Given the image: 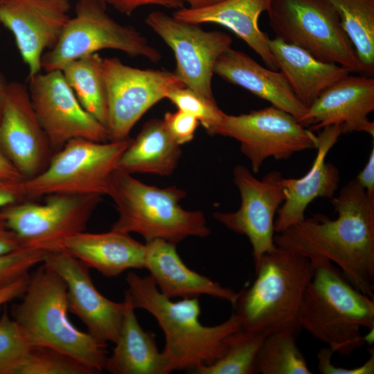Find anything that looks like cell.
<instances>
[{
	"label": "cell",
	"instance_id": "4316f807",
	"mask_svg": "<svg viewBox=\"0 0 374 374\" xmlns=\"http://www.w3.org/2000/svg\"><path fill=\"white\" fill-rule=\"evenodd\" d=\"M181 155L180 145L168 132L161 119L152 118L143 126L121 155L118 170L128 174L171 175Z\"/></svg>",
	"mask_w": 374,
	"mask_h": 374
},
{
	"label": "cell",
	"instance_id": "d6a6232c",
	"mask_svg": "<svg viewBox=\"0 0 374 374\" xmlns=\"http://www.w3.org/2000/svg\"><path fill=\"white\" fill-rule=\"evenodd\" d=\"M31 346L17 322L4 312L0 317V374H15Z\"/></svg>",
	"mask_w": 374,
	"mask_h": 374
},
{
	"label": "cell",
	"instance_id": "f6af8a7d",
	"mask_svg": "<svg viewBox=\"0 0 374 374\" xmlns=\"http://www.w3.org/2000/svg\"><path fill=\"white\" fill-rule=\"evenodd\" d=\"M6 84L2 81H0V120L2 115L3 107V98H4V89Z\"/></svg>",
	"mask_w": 374,
	"mask_h": 374
},
{
	"label": "cell",
	"instance_id": "ac0fdd59",
	"mask_svg": "<svg viewBox=\"0 0 374 374\" xmlns=\"http://www.w3.org/2000/svg\"><path fill=\"white\" fill-rule=\"evenodd\" d=\"M43 263L64 281L69 311L86 326L87 332L103 342L115 343L124 312V302H114L95 287L89 267L64 249L47 252Z\"/></svg>",
	"mask_w": 374,
	"mask_h": 374
},
{
	"label": "cell",
	"instance_id": "cb8c5ba5",
	"mask_svg": "<svg viewBox=\"0 0 374 374\" xmlns=\"http://www.w3.org/2000/svg\"><path fill=\"white\" fill-rule=\"evenodd\" d=\"M63 249L109 278L131 269L144 268L145 244L129 233L112 229L98 233H79L65 242Z\"/></svg>",
	"mask_w": 374,
	"mask_h": 374
},
{
	"label": "cell",
	"instance_id": "9a60e30c",
	"mask_svg": "<svg viewBox=\"0 0 374 374\" xmlns=\"http://www.w3.org/2000/svg\"><path fill=\"white\" fill-rule=\"evenodd\" d=\"M241 204L231 213L215 212L214 218L228 229L245 235L252 247L253 263L276 249L274 243V217L286 199L281 173L272 170L260 180L241 164L233 170Z\"/></svg>",
	"mask_w": 374,
	"mask_h": 374
},
{
	"label": "cell",
	"instance_id": "7bdbcfd3",
	"mask_svg": "<svg viewBox=\"0 0 374 374\" xmlns=\"http://www.w3.org/2000/svg\"><path fill=\"white\" fill-rule=\"evenodd\" d=\"M0 180H24L19 172L1 150Z\"/></svg>",
	"mask_w": 374,
	"mask_h": 374
},
{
	"label": "cell",
	"instance_id": "ba28073f",
	"mask_svg": "<svg viewBox=\"0 0 374 374\" xmlns=\"http://www.w3.org/2000/svg\"><path fill=\"white\" fill-rule=\"evenodd\" d=\"M131 141H69L53 154L41 173L24 180L27 197L57 193L107 195L111 176Z\"/></svg>",
	"mask_w": 374,
	"mask_h": 374
},
{
	"label": "cell",
	"instance_id": "484cf974",
	"mask_svg": "<svg viewBox=\"0 0 374 374\" xmlns=\"http://www.w3.org/2000/svg\"><path fill=\"white\" fill-rule=\"evenodd\" d=\"M123 302L119 334L105 370L112 374H167L166 361L157 348L155 335L140 326L126 292Z\"/></svg>",
	"mask_w": 374,
	"mask_h": 374
},
{
	"label": "cell",
	"instance_id": "8d00e7d4",
	"mask_svg": "<svg viewBox=\"0 0 374 374\" xmlns=\"http://www.w3.org/2000/svg\"><path fill=\"white\" fill-rule=\"evenodd\" d=\"M335 353L328 346L319 350L317 353L318 368L322 374H373L374 354L362 365L352 368H344L335 366L332 364V357Z\"/></svg>",
	"mask_w": 374,
	"mask_h": 374
},
{
	"label": "cell",
	"instance_id": "f1b7e54d",
	"mask_svg": "<svg viewBox=\"0 0 374 374\" xmlns=\"http://www.w3.org/2000/svg\"><path fill=\"white\" fill-rule=\"evenodd\" d=\"M337 10L364 69L374 73V0H327Z\"/></svg>",
	"mask_w": 374,
	"mask_h": 374
},
{
	"label": "cell",
	"instance_id": "3957f363",
	"mask_svg": "<svg viewBox=\"0 0 374 374\" xmlns=\"http://www.w3.org/2000/svg\"><path fill=\"white\" fill-rule=\"evenodd\" d=\"M299 324L334 353L348 356L365 344L362 328H374L373 299L356 289L333 263L311 262Z\"/></svg>",
	"mask_w": 374,
	"mask_h": 374
},
{
	"label": "cell",
	"instance_id": "7402d4cb",
	"mask_svg": "<svg viewBox=\"0 0 374 374\" xmlns=\"http://www.w3.org/2000/svg\"><path fill=\"white\" fill-rule=\"evenodd\" d=\"M213 72L290 114L300 123L308 112L280 71L265 68L244 52L229 48L217 58Z\"/></svg>",
	"mask_w": 374,
	"mask_h": 374
},
{
	"label": "cell",
	"instance_id": "7c38bea8",
	"mask_svg": "<svg viewBox=\"0 0 374 374\" xmlns=\"http://www.w3.org/2000/svg\"><path fill=\"white\" fill-rule=\"evenodd\" d=\"M109 140L129 138L134 125L170 90L185 87L174 72L141 69L125 64L118 57L103 58Z\"/></svg>",
	"mask_w": 374,
	"mask_h": 374
},
{
	"label": "cell",
	"instance_id": "ee69618b",
	"mask_svg": "<svg viewBox=\"0 0 374 374\" xmlns=\"http://www.w3.org/2000/svg\"><path fill=\"white\" fill-rule=\"evenodd\" d=\"M184 3L188 5V8L192 9L202 8L210 6L224 0H181Z\"/></svg>",
	"mask_w": 374,
	"mask_h": 374
},
{
	"label": "cell",
	"instance_id": "b9f144b4",
	"mask_svg": "<svg viewBox=\"0 0 374 374\" xmlns=\"http://www.w3.org/2000/svg\"><path fill=\"white\" fill-rule=\"evenodd\" d=\"M22 248L15 234L0 220V256Z\"/></svg>",
	"mask_w": 374,
	"mask_h": 374
},
{
	"label": "cell",
	"instance_id": "ab89813d",
	"mask_svg": "<svg viewBox=\"0 0 374 374\" xmlns=\"http://www.w3.org/2000/svg\"><path fill=\"white\" fill-rule=\"evenodd\" d=\"M29 277L30 274L25 276L0 290V308L3 305L24 294Z\"/></svg>",
	"mask_w": 374,
	"mask_h": 374
},
{
	"label": "cell",
	"instance_id": "2e32d148",
	"mask_svg": "<svg viewBox=\"0 0 374 374\" xmlns=\"http://www.w3.org/2000/svg\"><path fill=\"white\" fill-rule=\"evenodd\" d=\"M0 150L24 180L41 173L53 154L34 111L28 87L18 82L5 87L0 120Z\"/></svg>",
	"mask_w": 374,
	"mask_h": 374
},
{
	"label": "cell",
	"instance_id": "603a6c76",
	"mask_svg": "<svg viewBox=\"0 0 374 374\" xmlns=\"http://www.w3.org/2000/svg\"><path fill=\"white\" fill-rule=\"evenodd\" d=\"M271 0H224L202 8H182L172 16L184 21L202 24L214 23L232 30L252 48L266 66L277 70L275 59L267 44V35L258 26V18L267 11Z\"/></svg>",
	"mask_w": 374,
	"mask_h": 374
},
{
	"label": "cell",
	"instance_id": "7a4b0ae2",
	"mask_svg": "<svg viewBox=\"0 0 374 374\" xmlns=\"http://www.w3.org/2000/svg\"><path fill=\"white\" fill-rule=\"evenodd\" d=\"M126 282L125 292L134 308L150 313L164 334L161 353L167 374L174 371H193L215 362L226 350L227 337L242 328L235 312L220 324L203 325L198 297L173 301L159 292L150 276L142 277L130 271Z\"/></svg>",
	"mask_w": 374,
	"mask_h": 374
},
{
	"label": "cell",
	"instance_id": "1f68e13d",
	"mask_svg": "<svg viewBox=\"0 0 374 374\" xmlns=\"http://www.w3.org/2000/svg\"><path fill=\"white\" fill-rule=\"evenodd\" d=\"M93 370L55 349L31 346L15 374H93Z\"/></svg>",
	"mask_w": 374,
	"mask_h": 374
},
{
	"label": "cell",
	"instance_id": "8fae6325",
	"mask_svg": "<svg viewBox=\"0 0 374 374\" xmlns=\"http://www.w3.org/2000/svg\"><path fill=\"white\" fill-rule=\"evenodd\" d=\"M208 134L239 141L254 173L269 157L287 160L296 152L317 149L319 145L318 136L292 115L274 106L240 115L222 112Z\"/></svg>",
	"mask_w": 374,
	"mask_h": 374
},
{
	"label": "cell",
	"instance_id": "44dd1931",
	"mask_svg": "<svg viewBox=\"0 0 374 374\" xmlns=\"http://www.w3.org/2000/svg\"><path fill=\"white\" fill-rule=\"evenodd\" d=\"M145 245L144 268L165 296L183 299L208 295L235 305L240 292L188 268L177 253L175 244L154 239L146 241Z\"/></svg>",
	"mask_w": 374,
	"mask_h": 374
},
{
	"label": "cell",
	"instance_id": "4fadbf2b",
	"mask_svg": "<svg viewBox=\"0 0 374 374\" xmlns=\"http://www.w3.org/2000/svg\"><path fill=\"white\" fill-rule=\"evenodd\" d=\"M145 23L172 50L174 73L184 86L217 105L211 84L214 66L231 48V37L222 31L205 30L200 24L177 19L162 11L149 13Z\"/></svg>",
	"mask_w": 374,
	"mask_h": 374
},
{
	"label": "cell",
	"instance_id": "d4e9b609",
	"mask_svg": "<svg viewBox=\"0 0 374 374\" xmlns=\"http://www.w3.org/2000/svg\"><path fill=\"white\" fill-rule=\"evenodd\" d=\"M267 44L296 98L307 109L327 89L348 75L344 67L317 60L307 51L276 37Z\"/></svg>",
	"mask_w": 374,
	"mask_h": 374
},
{
	"label": "cell",
	"instance_id": "5bb4252c",
	"mask_svg": "<svg viewBox=\"0 0 374 374\" xmlns=\"http://www.w3.org/2000/svg\"><path fill=\"white\" fill-rule=\"evenodd\" d=\"M28 80L34 111L53 153L73 139L109 141L105 127L83 108L61 70L40 72Z\"/></svg>",
	"mask_w": 374,
	"mask_h": 374
},
{
	"label": "cell",
	"instance_id": "4dcf8cb0",
	"mask_svg": "<svg viewBox=\"0 0 374 374\" xmlns=\"http://www.w3.org/2000/svg\"><path fill=\"white\" fill-rule=\"evenodd\" d=\"M267 335L243 328L230 335L226 350L215 362L194 369V374H253L256 372V357Z\"/></svg>",
	"mask_w": 374,
	"mask_h": 374
},
{
	"label": "cell",
	"instance_id": "83f0119b",
	"mask_svg": "<svg viewBox=\"0 0 374 374\" xmlns=\"http://www.w3.org/2000/svg\"><path fill=\"white\" fill-rule=\"evenodd\" d=\"M103 57L93 53L73 60L61 69L83 108L106 128L107 108Z\"/></svg>",
	"mask_w": 374,
	"mask_h": 374
},
{
	"label": "cell",
	"instance_id": "277c9868",
	"mask_svg": "<svg viewBox=\"0 0 374 374\" xmlns=\"http://www.w3.org/2000/svg\"><path fill=\"white\" fill-rule=\"evenodd\" d=\"M22 300L11 309V317L32 346L64 353L95 373L105 370L107 343L73 326L68 317L66 286L53 269L42 263L29 277Z\"/></svg>",
	"mask_w": 374,
	"mask_h": 374
},
{
	"label": "cell",
	"instance_id": "8992f818",
	"mask_svg": "<svg viewBox=\"0 0 374 374\" xmlns=\"http://www.w3.org/2000/svg\"><path fill=\"white\" fill-rule=\"evenodd\" d=\"M186 195L177 186L148 185L116 169L111 176L107 194L118 214L111 229L139 233L145 242L161 239L175 244L188 237L208 236L211 230L203 213L180 206Z\"/></svg>",
	"mask_w": 374,
	"mask_h": 374
},
{
	"label": "cell",
	"instance_id": "f35d334b",
	"mask_svg": "<svg viewBox=\"0 0 374 374\" xmlns=\"http://www.w3.org/2000/svg\"><path fill=\"white\" fill-rule=\"evenodd\" d=\"M26 198L24 180H0V211Z\"/></svg>",
	"mask_w": 374,
	"mask_h": 374
},
{
	"label": "cell",
	"instance_id": "ffe728a7",
	"mask_svg": "<svg viewBox=\"0 0 374 374\" xmlns=\"http://www.w3.org/2000/svg\"><path fill=\"white\" fill-rule=\"evenodd\" d=\"M321 130L318 135L317 154L309 171L299 179H283L286 199L277 211L274 222L277 233L302 221L308 206L316 198L331 199L335 196L340 179L339 171L332 163L326 162L325 159L343 131L337 125Z\"/></svg>",
	"mask_w": 374,
	"mask_h": 374
},
{
	"label": "cell",
	"instance_id": "60d3db41",
	"mask_svg": "<svg viewBox=\"0 0 374 374\" xmlns=\"http://www.w3.org/2000/svg\"><path fill=\"white\" fill-rule=\"evenodd\" d=\"M371 196H374V146L373 144L367 163L355 178Z\"/></svg>",
	"mask_w": 374,
	"mask_h": 374
},
{
	"label": "cell",
	"instance_id": "74e56055",
	"mask_svg": "<svg viewBox=\"0 0 374 374\" xmlns=\"http://www.w3.org/2000/svg\"><path fill=\"white\" fill-rule=\"evenodd\" d=\"M121 14L130 15L136 9L148 5H155L166 8L179 10L184 7L181 0H104Z\"/></svg>",
	"mask_w": 374,
	"mask_h": 374
},
{
	"label": "cell",
	"instance_id": "5b68a950",
	"mask_svg": "<svg viewBox=\"0 0 374 374\" xmlns=\"http://www.w3.org/2000/svg\"><path fill=\"white\" fill-rule=\"evenodd\" d=\"M256 277L241 290L235 313L242 328L268 335L287 328H301L299 313L312 276L311 261L279 247L263 254L254 265Z\"/></svg>",
	"mask_w": 374,
	"mask_h": 374
},
{
	"label": "cell",
	"instance_id": "d590c367",
	"mask_svg": "<svg viewBox=\"0 0 374 374\" xmlns=\"http://www.w3.org/2000/svg\"><path fill=\"white\" fill-rule=\"evenodd\" d=\"M163 121L168 132L179 145L193 139L199 123L193 115L179 109L166 112Z\"/></svg>",
	"mask_w": 374,
	"mask_h": 374
},
{
	"label": "cell",
	"instance_id": "f546056e",
	"mask_svg": "<svg viewBox=\"0 0 374 374\" xmlns=\"http://www.w3.org/2000/svg\"><path fill=\"white\" fill-rule=\"evenodd\" d=\"M301 330L291 328L267 335L257 355V373L312 374L296 344Z\"/></svg>",
	"mask_w": 374,
	"mask_h": 374
},
{
	"label": "cell",
	"instance_id": "bcb514c9",
	"mask_svg": "<svg viewBox=\"0 0 374 374\" xmlns=\"http://www.w3.org/2000/svg\"><path fill=\"white\" fill-rule=\"evenodd\" d=\"M0 81H2V80H1V77H0Z\"/></svg>",
	"mask_w": 374,
	"mask_h": 374
},
{
	"label": "cell",
	"instance_id": "52a82bcc",
	"mask_svg": "<svg viewBox=\"0 0 374 374\" xmlns=\"http://www.w3.org/2000/svg\"><path fill=\"white\" fill-rule=\"evenodd\" d=\"M276 38L321 61L364 75L356 51L327 0H271L267 10Z\"/></svg>",
	"mask_w": 374,
	"mask_h": 374
},
{
	"label": "cell",
	"instance_id": "9c48e42d",
	"mask_svg": "<svg viewBox=\"0 0 374 374\" xmlns=\"http://www.w3.org/2000/svg\"><path fill=\"white\" fill-rule=\"evenodd\" d=\"M107 6L104 0H78L75 16L56 44L42 56L41 66L45 72L61 70L69 62L102 49L118 50L153 62L161 59L160 52L138 30L111 17Z\"/></svg>",
	"mask_w": 374,
	"mask_h": 374
},
{
	"label": "cell",
	"instance_id": "30bf717a",
	"mask_svg": "<svg viewBox=\"0 0 374 374\" xmlns=\"http://www.w3.org/2000/svg\"><path fill=\"white\" fill-rule=\"evenodd\" d=\"M98 195L51 194L42 203L23 200L0 211V220L22 248L54 252L83 232L102 201Z\"/></svg>",
	"mask_w": 374,
	"mask_h": 374
},
{
	"label": "cell",
	"instance_id": "d6986e66",
	"mask_svg": "<svg viewBox=\"0 0 374 374\" xmlns=\"http://www.w3.org/2000/svg\"><path fill=\"white\" fill-rule=\"evenodd\" d=\"M374 79L349 74L323 91L308 108L301 124L311 131L339 126L343 134L366 132L374 136Z\"/></svg>",
	"mask_w": 374,
	"mask_h": 374
},
{
	"label": "cell",
	"instance_id": "e0dca14e",
	"mask_svg": "<svg viewBox=\"0 0 374 374\" xmlns=\"http://www.w3.org/2000/svg\"><path fill=\"white\" fill-rule=\"evenodd\" d=\"M70 10L69 0H0V23L13 34L28 78L41 72L44 51L59 40Z\"/></svg>",
	"mask_w": 374,
	"mask_h": 374
},
{
	"label": "cell",
	"instance_id": "6da1fadb",
	"mask_svg": "<svg viewBox=\"0 0 374 374\" xmlns=\"http://www.w3.org/2000/svg\"><path fill=\"white\" fill-rule=\"evenodd\" d=\"M330 199L336 219L305 217L278 233L274 243L311 262H331L356 289L374 299V196L355 178Z\"/></svg>",
	"mask_w": 374,
	"mask_h": 374
},
{
	"label": "cell",
	"instance_id": "836d02e7",
	"mask_svg": "<svg viewBox=\"0 0 374 374\" xmlns=\"http://www.w3.org/2000/svg\"><path fill=\"white\" fill-rule=\"evenodd\" d=\"M166 98L173 103L178 109L195 116L208 134L222 113L217 105L210 103L186 87L170 90L166 94Z\"/></svg>",
	"mask_w": 374,
	"mask_h": 374
},
{
	"label": "cell",
	"instance_id": "e575fe53",
	"mask_svg": "<svg viewBox=\"0 0 374 374\" xmlns=\"http://www.w3.org/2000/svg\"><path fill=\"white\" fill-rule=\"evenodd\" d=\"M46 251L21 248L0 256V290L29 274L43 263Z\"/></svg>",
	"mask_w": 374,
	"mask_h": 374
}]
</instances>
